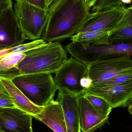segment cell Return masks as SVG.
Listing matches in <instances>:
<instances>
[{"label": "cell", "instance_id": "9c48e42d", "mask_svg": "<svg viewBox=\"0 0 132 132\" xmlns=\"http://www.w3.org/2000/svg\"><path fill=\"white\" fill-rule=\"evenodd\" d=\"M85 93L103 98L112 109L125 108L132 103V82L120 85L104 87L91 85L88 88L84 89L82 94Z\"/></svg>", "mask_w": 132, "mask_h": 132}, {"label": "cell", "instance_id": "603a6c76", "mask_svg": "<svg viewBox=\"0 0 132 132\" xmlns=\"http://www.w3.org/2000/svg\"><path fill=\"white\" fill-rule=\"evenodd\" d=\"M15 108L7 90L0 81V108Z\"/></svg>", "mask_w": 132, "mask_h": 132}, {"label": "cell", "instance_id": "d4e9b609", "mask_svg": "<svg viewBox=\"0 0 132 132\" xmlns=\"http://www.w3.org/2000/svg\"><path fill=\"white\" fill-rule=\"evenodd\" d=\"M28 3L44 9H47L45 0H25Z\"/></svg>", "mask_w": 132, "mask_h": 132}, {"label": "cell", "instance_id": "cb8c5ba5", "mask_svg": "<svg viewBox=\"0 0 132 132\" xmlns=\"http://www.w3.org/2000/svg\"><path fill=\"white\" fill-rule=\"evenodd\" d=\"M12 7V0H0V17L8 9Z\"/></svg>", "mask_w": 132, "mask_h": 132}, {"label": "cell", "instance_id": "ffe728a7", "mask_svg": "<svg viewBox=\"0 0 132 132\" xmlns=\"http://www.w3.org/2000/svg\"><path fill=\"white\" fill-rule=\"evenodd\" d=\"M25 53H11L0 60V71L9 70L18 64L25 58Z\"/></svg>", "mask_w": 132, "mask_h": 132}, {"label": "cell", "instance_id": "83f0119b", "mask_svg": "<svg viewBox=\"0 0 132 132\" xmlns=\"http://www.w3.org/2000/svg\"><path fill=\"white\" fill-rule=\"evenodd\" d=\"M121 2L124 4H131L132 0H121Z\"/></svg>", "mask_w": 132, "mask_h": 132}, {"label": "cell", "instance_id": "ba28073f", "mask_svg": "<svg viewBox=\"0 0 132 132\" xmlns=\"http://www.w3.org/2000/svg\"><path fill=\"white\" fill-rule=\"evenodd\" d=\"M26 39L12 7L0 17V52L23 44Z\"/></svg>", "mask_w": 132, "mask_h": 132}, {"label": "cell", "instance_id": "e0dca14e", "mask_svg": "<svg viewBox=\"0 0 132 132\" xmlns=\"http://www.w3.org/2000/svg\"><path fill=\"white\" fill-rule=\"evenodd\" d=\"M110 32L93 31L80 32L71 37L70 40L74 43L108 45Z\"/></svg>", "mask_w": 132, "mask_h": 132}, {"label": "cell", "instance_id": "5bb4252c", "mask_svg": "<svg viewBox=\"0 0 132 132\" xmlns=\"http://www.w3.org/2000/svg\"><path fill=\"white\" fill-rule=\"evenodd\" d=\"M56 101L63 109L67 132H81L77 96L59 91Z\"/></svg>", "mask_w": 132, "mask_h": 132}, {"label": "cell", "instance_id": "d6a6232c", "mask_svg": "<svg viewBox=\"0 0 132 132\" xmlns=\"http://www.w3.org/2000/svg\"><path fill=\"white\" fill-rule=\"evenodd\" d=\"M85 1H86V0H85Z\"/></svg>", "mask_w": 132, "mask_h": 132}, {"label": "cell", "instance_id": "484cf974", "mask_svg": "<svg viewBox=\"0 0 132 132\" xmlns=\"http://www.w3.org/2000/svg\"><path fill=\"white\" fill-rule=\"evenodd\" d=\"M93 83L92 80L87 76H84L80 80V85L84 89L88 88Z\"/></svg>", "mask_w": 132, "mask_h": 132}, {"label": "cell", "instance_id": "f1b7e54d", "mask_svg": "<svg viewBox=\"0 0 132 132\" xmlns=\"http://www.w3.org/2000/svg\"><path fill=\"white\" fill-rule=\"evenodd\" d=\"M128 110L129 112L132 115V103L130 104L129 105H128Z\"/></svg>", "mask_w": 132, "mask_h": 132}, {"label": "cell", "instance_id": "3957f363", "mask_svg": "<svg viewBox=\"0 0 132 132\" xmlns=\"http://www.w3.org/2000/svg\"><path fill=\"white\" fill-rule=\"evenodd\" d=\"M11 80L31 102L39 107L53 101L57 90L52 74L49 73L23 75Z\"/></svg>", "mask_w": 132, "mask_h": 132}, {"label": "cell", "instance_id": "52a82bcc", "mask_svg": "<svg viewBox=\"0 0 132 132\" xmlns=\"http://www.w3.org/2000/svg\"><path fill=\"white\" fill-rule=\"evenodd\" d=\"M87 67V76L92 80V83L104 81L119 75L132 73V55L98 61Z\"/></svg>", "mask_w": 132, "mask_h": 132}, {"label": "cell", "instance_id": "d6986e66", "mask_svg": "<svg viewBox=\"0 0 132 132\" xmlns=\"http://www.w3.org/2000/svg\"><path fill=\"white\" fill-rule=\"evenodd\" d=\"M46 43L43 40L40 39L34 40L31 42L26 44H22L14 48L5 50L0 52V58H3L7 54L11 53H25L29 50L39 47Z\"/></svg>", "mask_w": 132, "mask_h": 132}, {"label": "cell", "instance_id": "8992f818", "mask_svg": "<svg viewBox=\"0 0 132 132\" xmlns=\"http://www.w3.org/2000/svg\"><path fill=\"white\" fill-rule=\"evenodd\" d=\"M87 73L85 64L73 57L67 59L55 73L53 80L57 90L76 96L82 94L80 80Z\"/></svg>", "mask_w": 132, "mask_h": 132}, {"label": "cell", "instance_id": "277c9868", "mask_svg": "<svg viewBox=\"0 0 132 132\" xmlns=\"http://www.w3.org/2000/svg\"><path fill=\"white\" fill-rule=\"evenodd\" d=\"M65 50L72 57L88 67L91 63L125 55H132V43L102 45L71 42Z\"/></svg>", "mask_w": 132, "mask_h": 132}, {"label": "cell", "instance_id": "6da1fadb", "mask_svg": "<svg viewBox=\"0 0 132 132\" xmlns=\"http://www.w3.org/2000/svg\"><path fill=\"white\" fill-rule=\"evenodd\" d=\"M89 10L85 0H57L47 9V21L40 39L47 43L71 38L91 18Z\"/></svg>", "mask_w": 132, "mask_h": 132}, {"label": "cell", "instance_id": "9a60e30c", "mask_svg": "<svg viewBox=\"0 0 132 132\" xmlns=\"http://www.w3.org/2000/svg\"><path fill=\"white\" fill-rule=\"evenodd\" d=\"M0 81L8 92L15 108L33 117L43 109L44 107L36 106L31 102L13 84L11 79L0 77Z\"/></svg>", "mask_w": 132, "mask_h": 132}, {"label": "cell", "instance_id": "f546056e", "mask_svg": "<svg viewBox=\"0 0 132 132\" xmlns=\"http://www.w3.org/2000/svg\"><path fill=\"white\" fill-rule=\"evenodd\" d=\"M57 1V0H50L49 2V5H48V8L49 7L50 5H51L52 4L54 3L56 1Z\"/></svg>", "mask_w": 132, "mask_h": 132}, {"label": "cell", "instance_id": "7c38bea8", "mask_svg": "<svg viewBox=\"0 0 132 132\" xmlns=\"http://www.w3.org/2000/svg\"><path fill=\"white\" fill-rule=\"evenodd\" d=\"M77 98L82 132H94L107 122L108 116L102 115L95 111L83 95H78Z\"/></svg>", "mask_w": 132, "mask_h": 132}, {"label": "cell", "instance_id": "1f68e13d", "mask_svg": "<svg viewBox=\"0 0 132 132\" xmlns=\"http://www.w3.org/2000/svg\"><path fill=\"white\" fill-rule=\"evenodd\" d=\"M1 58H0V60H1Z\"/></svg>", "mask_w": 132, "mask_h": 132}, {"label": "cell", "instance_id": "4dcf8cb0", "mask_svg": "<svg viewBox=\"0 0 132 132\" xmlns=\"http://www.w3.org/2000/svg\"><path fill=\"white\" fill-rule=\"evenodd\" d=\"M45 1L46 3V5H47V9H48V5H49V3L50 0H45Z\"/></svg>", "mask_w": 132, "mask_h": 132}, {"label": "cell", "instance_id": "2e32d148", "mask_svg": "<svg viewBox=\"0 0 132 132\" xmlns=\"http://www.w3.org/2000/svg\"><path fill=\"white\" fill-rule=\"evenodd\" d=\"M132 7H128L125 14L116 28L110 32L109 44L132 43Z\"/></svg>", "mask_w": 132, "mask_h": 132}, {"label": "cell", "instance_id": "7402d4cb", "mask_svg": "<svg viewBox=\"0 0 132 132\" xmlns=\"http://www.w3.org/2000/svg\"><path fill=\"white\" fill-rule=\"evenodd\" d=\"M121 0H97L92 7V12L108 9L122 4Z\"/></svg>", "mask_w": 132, "mask_h": 132}, {"label": "cell", "instance_id": "7a4b0ae2", "mask_svg": "<svg viewBox=\"0 0 132 132\" xmlns=\"http://www.w3.org/2000/svg\"><path fill=\"white\" fill-rule=\"evenodd\" d=\"M25 53V58L16 65L0 71V77L12 79L23 75L55 73L68 59L66 51L59 42L47 43Z\"/></svg>", "mask_w": 132, "mask_h": 132}, {"label": "cell", "instance_id": "4316f807", "mask_svg": "<svg viewBox=\"0 0 132 132\" xmlns=\"http://www.w3.org/2000/svg\"><path fill=\"white\" fill-rule=\"evenodd\" d=\"M96 1L97 0H86V2L87 6L89 9L93 7Z\"/></svg>", "mask_w": 132, "mask_h": 132}, {"label": "cell", "instance_id": "ac0fdd59", "mask_svg": "<svg viewBox=\"0 0 132 132\" xmlns=\"http://www.w3.org/2000/svg\"><path fill=\"white\" fill-rule=\"evenodd\" d=\"M83 94L95 111L102 115L108 116L112 109L106 101L100 97L91 94L85 93Z\"/></svg>", "mask_w": 132, "mask_h": 132}, {"label": "cell", "instance_id": "4fadbf2b", "mask_svg": "<svg viewBox=\"0 0 132 132\" xmlns=\"http://www.w3.org/2000/svg\"><path fill=\"white\" fill-rule=\"evenodd\" d=\"M33 117L43 122L53 131L67 132L63 109L56 101H52Z\"/></svg>", "mask_w": 132, "mask_h": 132}, {"label": "cell", "instance_id": "8fae6325", "mask_svg": "<svg viewBox=\"0 0 132 132\" xmlns=\"http://www.w3.org/2000/svg\"><path fill=\"white\" fill-rule=\"evenodd\" d=\"M33 118L17 108H0V132H33Z\"/></svg>", "mask_w": 132, "mask_h": 132}, {"label": "cell", "instance_id": "30bf717a", "mask_svg": "<svg viewBox=\"0 0 132 132\" xmlns=\"http://www.w3.org/2000/svg\"><path fill=\"white\" fill-rule=\"evenodd\" d=\"M124 4L92 12L91 19L80 32L98 31L111 32L124 17L128 9Z\"/></svg>", "mask_w": 132, "mask_h": 132}, {"label": "cell", "instance_id": "44dd1931", "mask_svg": "<svg viewBox=\"0 0 132 132\" xmlns=\"http://www.w3.org/2000/svg\"><path fill=\"white\" fill-rule=\"evenodd\" d=\"M132 82V73H129L119 75L104 81L92 83L91 85L96 87H104L120 85Z\"/></svg>", "mask_w": 132, "mask_h": 132}, {"label": "cell", "instance_id": "5b68a950", "mask_svg": "<svg viewBox=\"0 0 132 132\" xmlns=\"http://www.w3.org/2000/svg\"><path fill=\"white\" fill-rule=\"evenodd\" d=\"M14 12L27 39H40L47 21V9L39 7L25 0H16Z\"/></svg>", "mask_w": 132, "mask_h": 132}]
</instances>
